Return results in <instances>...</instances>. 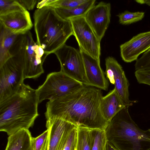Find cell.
<instances>
[{
  "instance_id": "obj_4",
  "label": "cell",
  "mask_w": 150,
  "mask_h": 150,
  "mask_svg": "<svg viewBox=\"0 0 150 150\" xmlns=\"http://www.w3.org/2000/svg\"><path fill=\"white\" fill-rule=\"evenodd\" d=\"M125 106L109 121L105 131L107 141L117 150H150V129H140Z\"/></svg>"
},
{
  "instance_id": "obj_19",
  "label": "cell",
  "mask_w": 150,
  "mask_h": 150,
  "mask_svg": "<svg viewBox=\"0 0 150 150\" xmlns=\"http://www.w3.org/2000/svg\"><path fill=\"white\" fill-rule=\"evenodd\" d=\"M96 0H88L84 4L73 8H55L59 15L63 19L70 20L81 17H85L87 12L95 4Z\"/></svg>"
},
{
  "instance_id": "obj_8",
  "label": "cell",
  "mask_w": 150,
  "mask_h": 150,
  "mask_svg": "<svg viewBox=\"0 0 150 150\" xmlns=\"http://www.w3.org/2000/svg\"><path fill=\"white\" fill-rule=\"evenodd\" d=\"M54 53L60 65V71L73 79L88 86L81 52L65 44Z\"/></svg>"
},
{
  "instance_id": "obj_17",
  "label": "cell",
  "mask_w": 150,
  "mask_h": 150,
  "mask_svg": "<svg viewBox=\"0 0 150 150\" xmlns=\"http://www.w3.org/2000/svg\"><path fill=\"white\" fill-rule=\"evenodd\" d=\"M32 138L29 129L20 130L9 136L5 150H33Z\"/></svg>"
},
{
  "instance_id": "obj_5",
  "label": "cell",
  "mask_w": 150,
  "mask_h": 150,
  "mask_svg": "<svg viewBox=\"0 0 150 150\" xmlns=\"http://www.w3.org/2000/svg\"><path fill=\"white\" fill-rule=\"evenodd\" d=\"M10 52L22 64L25 79H35L44 73L43 64L47 55L34 41L30 31L18 35Z\"/></svg>"
},
{
  "instance_id": "obj_9",
  "label": "cell",
  "mask_w": 150,
  "mask_h": 150,
  "mask_svg": "<svg viewBox=\"0 0 150 150\" xmlns=\"http://www.w3.org/2000/svg\"><path fill=\"white\" fill-rule=\"evenodd\" d=\"M74 35L79 50L100 60V41L87 22L84 17L70 20Z\"/></svg>"
},
{
  "instance_id": "obj_31",
  "label": "cell",
  "mask_w": 150,
  "mask_h": 150,
  "mask_svg": "<svg viewBox=\"0 0 150 150\" xmlns=\"http://www.w3.org/2000/svg\"><path fill=\"white\" fill-rule=\"evenodd\" d=\"M105 150H117L108 141L106 145Z\"/></svg>"
},
{
  "instance_id": "obj_10",
  "label": "cell",
  "mask_w": 150,
  "mask_h": 150,
  "mask_svg": "<svg viewBox=\"0 0 150 150\" xmlns=\"http://www.w3.org/2000/svg\"><path fill=\"white\" fill-rule=\"evenodd\" d=\"M105 74L111 83L115 85L117 93L126 106L129 107L136 102L129 99V83L122 66L113 57L109 56L105 59Z\"/></svg>"
},
{
  "instance_id": "obj_25",
  "label": "cell",
  "mask_w": 150,
  "mask_h": 150,
  "mask_svg": "<svg viewBox=\"0 0 150 150\" xmlns=\"http://www.w3.org/2000/svg\"><path fill=\"white\" fill-rule=\"evenodd\" d=\"M49 131L48 129L36 137L32 138L33 150H46Z\"/></svg>"
},
{
  "instance_id": "obj_16",
  "label": "cell",
  "mask_w": 150,
  "mask_h": 150,
  "mask_svg": "<svg viewBox=\"0 0 150 150\" xmlns=\"http://www.w3.org/2000/svg\"><path fill=\"white\" fill-rule=\"evenodd\" d=\"M125 106L115 88L101 99L102 110L108 121Z\"/></svg>"
},
{
  "instance_id": "obj_15",
  "label": "cell",
  "mask_w": 150,
  "mask_h": 150,
  "mask_svg": "<svg viewBox=\"0 0 150 150\" xmlns=\"http://www.w3.org/2000/svg\"><path fill=\"white\" fill-rule=\"evenodd\" d=\"M0 24L12 32L18 35L26 33L33 26L28 10L0 15Z\"/></svg>"
},
{
  "instance_id": "obj_12",
  "label": "cell",
  "mask_w": 150,
  "mask_h": 150,
  "mask_svg": "<svg viewBox=\"0 0 150 150\" xmlns=\"http://www.w3.org/2000/svg\"><path fill=\"white\" fill-rule=\"evenodd\" d=\"M111 10L110 3L101 1L90 8L84 17L100 41L110 23Z\"/></svg>"
},
{
  "instance_id": "obj_3",
  "label": "cell",
  "mask_w": 150,
  "mask_h": 150,
  "mask_svg": "<svg viewBox=\"0 0 150 150\" xmlns=\"http://www.w3.org/2000/svg\"><path fill=\"white\" fill-rule=\"evenodd\" d=\"M33 17L36 43L47 56L65 44L73 35L70 21L61 17L54 7L38 8Z\"/></svg>"
},
{
  "instance_id": "obj_23",
  "label": "cell",
  "mask_w": 150,
  "mask_h": 150,
  "mask_svg": "<svg viewBox=\"0 0 150 150\" xmlns=\"http://www.w3.org/2000/svg\"><path fill=\"white\" fill-rule=\"evenodd\" d=\"M144 16V12H132L128 11H125L117 15L119 18L120 23L123 25H129L141 21Z\"/></svg>"
},
{
  "instance_id": "obj_29",
  "label": "cell",
  "mask_w": 150,
  "mask_h": 150,
  "mask_svg": "<svg viewBox=\"0 0 150 150\" xmlns=\"http://www.w3.org/2000/svg\"><path fill=\"white\" fill-rule=\"evenodd\" d=\"M18 1L27 10H31L34 9L35 5L39 0H18Z\"/></svg>"
},
{
  "instance_id": "obj_13",
  "label": "cell",
  "mask_w": 150,
  "mask_h": 150,
  "mask_svg": "<svg viewBox=\"0 0 150 150\" xmlns=\"http://www.w3.org/2000/svg\"><path fill=\"white\" fill-rule=\"evenodd\" d=\"M122 59L127 63L137 60L139 56L150 49V31L140 33L120 46Z\"/></svg>"
},
{
  "instance_id": "obj_32",
  "label": "cell",
  "mask_w": 150,
  "mask_h": 150,
  "mask_svg": "<svg viewBox=\"0 0 150 150\" xmlns=\"http://www.w3.org/2000/svg\"><path fill=\"white\" fill-rule=\"evenodd\" d=\"M63 149H64V148H63ZM63 149L62 150H63Z\"/></svg>"
},
{
  "instance_id": "obj_22",
  "label": "cell",
  "mask_w": 150,
  "mask_h": 150,
  "mask_svg": "<svg viewBox=\"0 0 150 150\" xmlns=\"http://www.w3.org/2000/svg\"><path fill=\"white\" fill-rule=\"evenodd\" d=\"M91 129L77 127L76 150H91Z\"/></svg>"
},
{
  "instance_id": "obj_28",
  "label": "cell",
  "mask_w": 150,
  "mask_h": 150,
  "mask_svg": "<svg viewBox=\"0 0 150 150\" xmlns=\"http://www.w3.org/2000/svg\"><path fill=\"white\" fill-rule=\"evenodd\" d=\"M134 74L139 83L150 86V69L136 71Z\"/></svg>"
},
{
  "instance_id": "obj_21",
  "label": "cell",
  "mask_w": 150,
  "mask_h": 150,
  "mask_svg": "<svg viewBox=\"0 0 150 150\" xmlns=\"http://www.w3.org/2000/svg\"><path fill=\"white\" fill-rule=\"evenodd\" d=\"M88 0H43L41 2L42 7L50 6L54 8H70L80 6Z\"/></svg>"
},
{
  "instance_id": "obj_1",
  "label": "cell",
  "mask_w": 150,
  "mask_h": 150,
  "mask_svg": "<svg viewBox=\"0 0 150 150\" xmlns=\"http://www.w3.org/2000/svg\"><path fill=\"white\" fill-rule=\"evenodd\" d=\"M103 96L100 89L84 85L71 93L48 101L46 118L62 119L77 127L105 130L109 121L101 108Z\"/></svg>"
},
{
  "instance_id": "obj_14",
  "label": "cell",
  "mask_w": 150,
  "mask_h": 150,
  "mask_svg": "<svg viewBox=\"0 0 150 150\" xmlns=\"http://www.w3.org/2000/svg\"><path fill=\"white\" fill-rule=\"evenodd\" d=\"M80 50L82 56L88 86L107 91L109 83L101 67L100 60L94 58L82 50Z\"/></svg>"
},
{
  "instance_id": "obj_24",
  "label": "cell",
  "mask_w": 150,
  "mask_h": 150,
  "mask_svg": "<svg viewBox=\"0 0 150 150\" xmlns=\"http://www.w3.org/2000/svg\"><path fill=\"white\" fill-rule=\"evenodd\" d=\"M26 10L18 0H0V15Z\"/></svg>"
},
{
  "instance_id": "obj_6",
  "label": "cell",
  "mask_w": 150,
  "mask_h": 150,
  "mask_svg": "<svg viewBox=\"0 0 150 150\" xmlns=\"http://www.w3.org/2000/svg\"><path fill=\"white\" fill-rule=\"evenodd\" d=\"M84 85L60 71L51 73L36 89L39 103L46 99L51 100L66 96Z\"/></svg>"
},
{
  "instance_id": "obj_18",
  "label": "cell",
  "mask_w": 150,
  "mask_h": 150,
  "mask_svg": "<svg viewBox=\"0 0 150 150\" xmlns=\"http://www.w3.org/2000/svg\"><path fill=\"white\" fill-rule=\"evenodd\" d=\"M0 67L12 56L10 50L19 35L14 33L0 24Z\"/></svg>"
},
{
  "instance_id": "obj_11",
  "label": "cell",
  "mask_w": 150,
  "mask_h": 150,
  "mask_svg": "<svg viewBox=\"0 0 150 150\" xmlns=\"http://www.w3.org/2000/svg\"><path fill=\"white\" fill-rule=\"evenodd\" d=\"M46 126L49 133L46 150H62L71 131L77 127L73 124L62 119L46 120Z\"/></svg>"
},
{
  "instance_id": "obj_7",
  "label": "cell",
  "mask_w": 150,
  "mask_h": 150,
  "mask_svg": "<svg viewBox=\"0 0 150 150\" xmlns=\"http://www.w3.org/2000/svg\"><path fill=\"white\" fill-rule=\"evenodd\" d=\"M24 79L22 64L12 56L0 67V103L17 93Z\"/></svg>"
},
{
  "instance_id": "obj_26",
  "label": "cell",
  "mask_w": 150,
  "mask_h": 150,
  "mask_svg": "<svg viewBox=\"0 0 150 150\" xmlns=\"http://www.w3.org/2000/svg\"><path fill=\"white\" fill-rule=\"evenodd\" d=\"M134 66L136 71L150 69V49L137 59Z\"/></svg>"
},
{
  "instance_id": "obj_20",
  "label": "cell",
  "mask_w": 150,
  "mask_h": 150,
  "mask_svg": "<svg viewBox=\"0 0 150 150\" xmlns=\"http://www.w3.org/2000/svg\"><path fill=\"white\" fill-rule=\"evenodd\" d=\"M91 150H105L107 142L105 130H90Z\"/></svg>"
},
{
  "instance_id": "obj_30",
  "label": "cell",
  "mask_w": 150,
  "mask_h": 150,
  "mask_svg": "<svg viewBox=\"0 0 150 150\" xmlns=\"http://www.w3.org/2000/svg\"><path fill=\"white\" fill-rule=\"evenodd\" d=\"M137 3L141 4H146L150 6V0H137L135 1Z\"/></svg>"
},
{
  "instance_id": "obj_27",
  "label": "cell",
  "mask_w": 150,
  "mask_h": 150,
  "mask_svg": "<svg viewBox=\"0 0 150 150\" xmlns=\"http://www.w3.org/2000/svg\"><path fill=\"white\" fill-rule=\"evenodd\" d=\"M77 136V127L74 128L70 132L63 150H76Z\"/></svg>"
},
{
  "instance_id": "obj_2",
  "label": "cell",
  "mask_w": 150,
  "mask_h": 150,
  "mask_svg": "<svg viewBox=\"0 0 150 150\" xmlns=\"http://www.w3.org/2000/svg\"><path fill=\"white\" fill-rule=\"evenodd\" d=\"M36 89L23 83L15 94L0 103V131L9 136L33 125L39 115Z\"/></svg>"
}]
</instances>
